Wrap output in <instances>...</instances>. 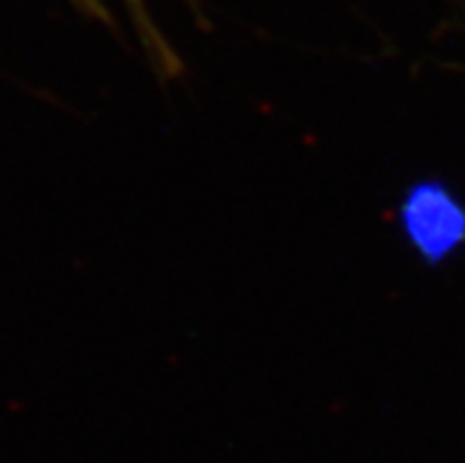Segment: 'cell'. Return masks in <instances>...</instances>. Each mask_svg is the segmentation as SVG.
<instances>
[{"instance_id": "obj_1", "label": "cell", "mask_w": 465, "mask_h": 463, "mask_svg": "<svg viewBox=\"0 0 465 463\" xmlns=\"http://www.w3.org/2000/svg\"><path fill=\"white\" fill-rule=\"evenodd\" d=\"M397 223L409 248L428 267H440L465 247V204L447 182H411L397 206Z\"/></svg>"}, {"instance_id": "obj_2", "label": "cell", "mask_w": 465, "mask_h": 463, "mask_svg": "<svg viewBox=\"0 0 465 463\" xmlns=\"http://www.w3.org/2000/svg\"><path fill=\"white\" fill-rule=\"evenodd\" d=\"M124 3L128 5L130 19L135 24L137 38H140L142 47L147 53L153 74L161 78V83L175 81L183 74V59L177 57L171 43L161 35L159 26L153 24L152 15H149L147 3L144 0H124Z\"/></svg>"}]
</instances>
